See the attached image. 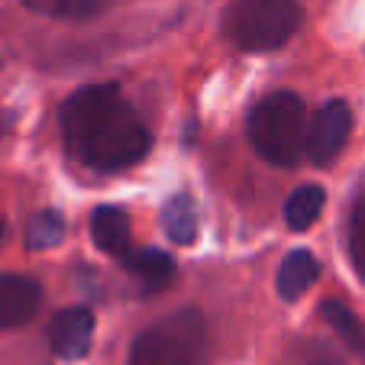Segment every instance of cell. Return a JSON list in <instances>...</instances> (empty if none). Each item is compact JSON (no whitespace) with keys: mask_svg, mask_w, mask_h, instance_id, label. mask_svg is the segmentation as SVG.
<instances>
[{"mask_svg":"<svg viewBox=\"0 0 365 365\" xmlns=\"http://www.w3.org/2000/svg\"><path fill=\"white\" fill-rule=\"evenodd\" d=\"M162 227H165L168 240L187 246V242L197 240V210L187 197H172L162 207Z\"/></svg>","mask_w":365,"mask_h":365,"instance_id":"cell-12","label":"cell"},{"mask_svg":"<svg viewBox=\"0 0 365 365\" xmlns=\"http://www.w3.org/2000/svg\"><path fill=\"white\" fill-rule=\"evenodd\" d=\"M301 26L294 0H233L223 16V33L242 52L282 48Z\"/></svg>","mask_w":365,"mask_h":365,"instance_id":"cell-4","label":"cell"},{"mask_svg":"<svg viewBox=\"0 0 365 365\" xmlns=\"http://www.w3.org/2000/svg\"><path fill=\"white\" fill-rule=\"evenodd\" d=\"M324 200H327L324 187H317V185L297 187V191L288 197V204H284V223H288L291 230H297V233L314 227L320 210H324Z\"/></svg>","mask_w":365,"mask_h":365,"instance_id":"cell-11","label":"cell"},{"mask_svg":"<svg viewBox=\"0 0 365 365\" xmlns=\"http://www.w3.org/2000/svg\"><path fill=\"white\" fill-rule=\"evenodd\" d=\"M91 236H94L97 249L123 259L133 242V227H130V217H126L123 207H110V204L97 207L94 214H91Z\"/></svg>","mask_w":365,"mask_h":365,"instance_id":"cell-8","label":"cell"},{"mask_svg":"<svg viewBox=\"0 0 365 365\" xmlns=\"http://www.w3.org/2000/svg\"><path fill=\"white\" fill-rule=\"evenodd\" d=\"M352 133V110L349 103L333 97V101L320 103L317 113L307 123V136H304V152L314 165H333L339 159V152L346 149Z\"/></svg>","mask_w":365,"mask_h":365,"instance_id":"cell-5","label":"cell"},{"mask_svg":"<svg viewBox=\"0 0 365 365\" xmlns=\"http://www.w3.org/2000/svg\"><path fill=\"white\" fill-rule=\"evenodd\" d=\"M349 255L356 265L359 278L365 282V194L352 207V220H349Z\"/></svg>","mask_w":365,"mask_h":365,"instance_id":"cell-16","label":"cell"},{"mask_svg":"<svg viewBox=\"0 0 365 365\" xmlns=\"http://www.w3.org/2000/svg\"><path fill=\"white\" fill-rule=\"evenodd\" d=\"M29 10L42 16H62V20H81V16H94L103 10L110 0H23Z\"/></svg>","mask_w":365,"mask_h":365,"instance_id":"cell-13","label":"cell"},{"mask_svg":"<svg viewBox=\"0 0 365 365\" xmlns=\"http://www.w3.org/2000/svg\"><path fill=\"white\" fill-rule=\"evenodd\" d=\"M123 265L145 284V288H162L175 278V259L162 249H136L123 255Z\"/></svg>","mask_w":365,"mask_h":365,"instance_id":"cell-10","label":"cell"},{"mask_svg":"<svg viewBox=\"0 0 365 365\" xmlns=\"http://www.w3.org/2000/svg\"><path fill=\"white\" fill-rule=\"evenodd\" d=\"M65 145L94 172H123L149 152V130L113 84H88L62 107Z\"/></svg>","mask_w":365,"mask_h":365,"instance_id":"cell-1","label":"cell"},{"mask_svg":"<svg viewBox=\"0 0 365 365\" xmlns=\"http://www.w3.org/2000/svg\"><path fill=\"white\" fill-rule=\"evenodd\" d=\"M48 343L62 359H81L94 343V314L88 307H65L48 324Z\"/></svg>","mask_w":365,"mask_h":365,"instance_id":"cell-6","label":"cell"},{"mask_svg":"<svg viewBox=\"0 0 365 365\" xmlns=\"http://www.w3.org/2000/svg\"><path fill=\"white\" fill-rule=\"evenodd\" d=\"M207 356V320L181 307L149 324L130 346V365H200Z\"/></svg>","mask_w":365,"mask_h":365,"instance_id":"cell-3","label":"cell"},{"mask_svg":"<svg viewBox=\"0 0 365 365\" xmlns=\"http://www.w3.org/2000/svg\"><path fill=\"white\" fill-rule=\"evenodd\" d=\"M324 320L352 346V349H365V330L349 307H343V304H336V301H324Z\"/></svg>","mask_w":365,"mask_h":365,"instance_id":"cell-15","label":"cell"},{"mask_svg":"<svg viewBox=\"0 0 365 365\" xmlns=\"http://www.w3.org/2000/svg\"><path fill=\"white\" fill-rule=\"evenodd\" d=\"M304 136H307L304 103L291 91H272L249 113V139L255 152L272 165H294L304 152Z\"/></svg>","mask_w":365,"mask_h":365,"instance_id":"cell-2","label":"cell"},{"mask_svg":"<svg viewBox=\"0 0 365 365\" xmlns=\"http://www.w3.org/2000/svg\"><path fill=\"white\" fill-rule=\"evenodd\" d=\"M42 291L26 275H0V330L23 327L36 317Z\"/></svg>","mask_w":365,"mask_h":365,"instance_id":"cell-7","label":"cell"},{"mask_svg":"<svg viewBox=\"0 0 365 365\" xmlns=\"http://www.w3.org/2000/svg\"><path fill=\"white\" fill-rule=\"evenodd\" d=\"M0 233H4V227H0Z\"/></svg>","mask_w":365,"mask_h":365,"instance_id":"cell-17","label":"cell"},{"mask_svg":"<svg viewBox=\"0 0 365 365\" xmlns=\"http://www.w3.org/2000/svg\"><path fill=\"white\" fill-rule=\"evenodd\" d=\"M65 236V220L56 210H39L36 217H29L26 223V246L29 249H52L56 242H62Z\"/></svg>","mask_w":365,"mask_h":365,"instance_id":"cell-14","label":"cell"},{"mask_svg":"<svg viewBox=\"0 0 365 365\" xmlns=\"http://www.w3.org/2000/svg\"><path fill=\"white\" fill-rule=\"evenodd\" d=\"M317 275H320L317 255L307 252V249H294V252L284 255L282 269H278V294L284 301H297L310 284L317 282Z\"/></svg>","mask_w":365,"mask_h":365,"instance_id":"cell-9","label":"cell"}]
</instances>
